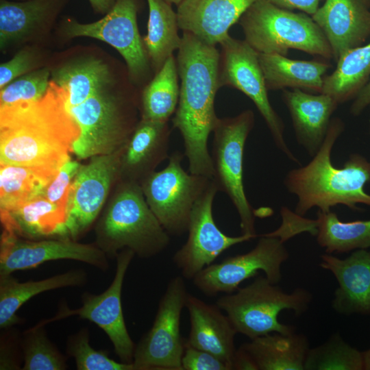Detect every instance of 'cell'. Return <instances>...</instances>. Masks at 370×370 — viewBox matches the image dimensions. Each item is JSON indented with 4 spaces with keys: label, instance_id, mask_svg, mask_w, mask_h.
Segmentation results:
<instances>
[{
    "label": "cell",
    "instance_id": "47",
    "mask_svg": "<svg viewBox=\"0 0 370 370\" xmlns=\"http://www.w3.org/2000/svg\"><path fill=\"white\" fill-rule=\"evenodd\" d=\"M363 360V370H370V348L362 352Z\"/></svg>",
    "mask_w": 370,
    "mask_h": 370
},
{
    "label": "cell",
    "instance_id": "21",
    "mask_svg": "<svg viewBox=\"0 0 370 370\" xmlns=\"http://www.w3.org/2000/svg\"><path fill=\"white\" fill-rule=\"evenodd\" d=\"M256 1L182 0L176 12L179 28L217 45L230 36V28Z\"/></svg>",
    "mask_w": 370,
    "mask_h": 370
},
{
    "label": "cell",
    "instance_id": "11",
    "mask_svg": "<svg viewBox=\"0 0 370 370\" xmlns=\"http://www.w3.org/2000/svg\"><path fill=\"white\" fill-rule=\"evenodd\" d=\"M67 108L79 128L73 152L80 159L121 150L136 127L125 109L105 90Z\"/></svg>",
    "mask_w": 370,
    "mask_h": 370
},
{
    "label": "cell",
    "instance_id": "46",
    "mask_svg": "<svg viewBox=\"0 0 370 370\" xmlns=\"http://www.w3.org/2000/svg\"><path fill=\"white\" fill-rule=\"evenodd\" d=\"M95 12L106 14L115 3L116 0H88Z\"/></svg>",
    "mask_w": 370,
    "mask_h": 370
},
{
    "label": "cell",
    "instance_id": "13",
    "mask_svg": "<svg viewBox=\"0 0 370 370\" xmlns=\"http://www.w3.org/2000/svg\"><path fill=\"white\" fill-rule=\"evenodd\" d=\"M135 254L127 249L119 253L116 258V267L114 279L102 293L95 295L84 293L82 296V306L77 309H70L62 303L56 315L43 319L37 324L45 326L71 316L88 319L106 332L121 362L132 363L136 345L130 337L124 320L121 293L126 272Z\"/></svg>",
    "mask_w": 370,
    "mask_h": 370
},
{
    "label": "cell",
    "instance_id": "9",
    "mask_svg": "<svg viewBox=\"0 0 370 370\" xmlns=\"http://www.w3.org/2000/svg\"><path fill=\"white\" fill-rule=\"evenodd\" d=\"M219 85L234 88L248 97L264 120L273 142L290 160L299 163L284 138V124L268 97L259 53L245 40L229 36L220 44Z\"/></svg>",
    "mask_w": 370,
    "mask_h": 370
},
{
    "label": "cell",
    "instance_id": "18",
    "mask_svg": "<svg viewBox=\"0 0 370 370\" xmlns=\"http://www.w3.org/2000/svg\"><path fill=\"white\" fill-rule=\"evenodd\" d=\"M312 18L325 35L336 63L370 37V10L362 0H325Z\"/></svg>",
    "mask_w": 370,
    "mask_h": 370
},
{
    "label": "cell",
    "instance_id": "17",
    "mask_svg": "<svg viewBox=\"0 0 370 370\" xmlns=\"http://www.w3.org/2000/svg\"><path fill=\"white\" fill-rule=\"evenodd\" d=\"M138 0H116L97 21L80 23L68 18L64 32L69 37H90L109 44L123 56L131 76L139 78L148 71L149 58L138 29Z\"/></svg>",
    "mask_w": 370,
    "mask_h": 370
},
{
    "label": "cell",
    "instance_id": "29",
    "mask_svg": "<svg viewBox=\"0 0 370 370\" xmlns=\"http://www.w3.org/2000/svg\"><path fill=\"white\" fill-rule=\"evenodd\" d=\"M65 0L0 1V47L24 38L40 25L53 18Z\"/></svg>",
    "mask_w": 370,
    "mask_h": 370
},
{
    "label": "cell",
    "instance_id": "15",
    "mask_svg": "<svg viewBox=\"0 0 370 370\" xmlns=\"http://www.w3.org/2000/svg\"><path fill=\"white\" fill-rule=\"evenodd\" d=\"M219 189L213 180L192 210L186 243L173 255V261L182 276L193 280L206 267L233 245L255 237L242 234L230 236L216 225L212 204Z\"/></svg>",
    "mask_w": 370,
    "mask_h": 370
},
{
    "label": "cell",
    "instance_id": "28",
    "mask_svg": "<svg viewBox=\"0 0 370 370\" xmlns=\"http://www.w3.org/2000/svg\"><path fill=\"white\" fill-rule=\"evenodd\" d=\"M254 361L258 370H304L310 349L304 334H267L241 345Z\"/></svg>",
    "mask_w": 370,
    "mask_h": 370
},
{
    "label": "cell",
    "instance_id": "23",
    "mask_svg": "<svg viewBox=\"0 0 370 370\" xmlns=\"http://www.w3.org/2000/svg\"><path fill=\"white\" fill-rule=\"evenodd\" d=\"M186 308L189 315L190 331L185 343L214 355L233 370L237 332L227 316L217 304H209L190 294Z\"/></svg>",
    "mask_w": 370,
    "mask_h": 370
},
{
    "label": "cell",
    "instance_id": "25",
    "mask_svg": "<svg viewBox=\"0 0 370 370\" xmlns=\"http://www.w3.org/2000/svg\"><path fill=\"white\" fill-rule=\"evenodd\" d=\"M0 214L3 230L17 236L63 238L67 209L51 203L44 195Z\"/></svg>",
    "mask_w": 370,
    "mask_h": 370
},
{
    "label": "cell",
    "instance_id": "41",
    "mask_svg": "<svg viewBox=\"0 0 370 370\" xmlns=\"http://www.w3.org/2000/svg\"><path fill=\"white\" fill-rule=\"evenodd\" d=\"M182 367V370H230L227 365L214 355L185 343Z\"/></svg>",
    "mask_w": 370,
    "mask_h": 370
},
{
    "label": "cell",
    "instance_id": "49",
    "mask_svg": "<svg viewBox=\"0 0 370 370\" xmlns=\"http://www.w3.org/2000/svg\"><path fill=\"white\" fill-rule=\"evenodd\" d=\"M365 3V5L370 8V0H362Z\"/></svg>",
    "mask_w": 370,
    "mask_h": 370
},
{
    "label": "cell",
    "instance_id": "1",
    "mask_svg": "<svg viewBox=\"0 0 370 370\" xmlns=\"http://www.w3.org/2000/svg\"><path fill=\"white\" fill-rule=\"evenodd\" d=\"M79 128L66 106V93L50 79L40 99L0 107V164L55 177L70 158Z\"/></svg>",
    "mask_w": 370,
    "mask_h": 370
},
{
    "label": "cell",
    "instance_id": "36",
    "mask_svg": "<svg viewBox=\"0 0 370 370\" xmlns=\"http://www.w3.org/2000/svg\"><path fill=\"white\" fill-rule=\"evenodd\" d=\"M23 370H64L66 357L47 336L45 326L36 324L21 334Z\"/></svg>",
    "mask_w": 370,
    "mask_h": 370
},
{
    "label": "cell",
    "instance_id": "3",
    "mask_svg": "<svg viewBox=\"0 0 370 370\" xmlns=\"http://www.w3.org/2000/svg\"><path fill=\"white\" fill-rule=\"evenodd\" d=\"M345 127L341 118L332 117L325 140L312 160L285 175L284 187L297 197L296 214L304 216L314 207L328 212L337 205L352 210H357L358 204L370 206V195L364 188L370 183V161L358 153H351L341 168L331 161L334 146Z\"/></svg>",
    "mask_w": 370,
    "mask_h": 370
},
{
    "label": "cell",
    "instance_id": "16",
    "mask_svg": "<svg viewBox=\"0 0 370 370\" xmlns=\"http://www.w3.org/2000/svg\"><path fill=\"white\" fill-rule=\"evenodd\" d=\"M108 258L96 244L68 238L31 240L3 230L0 243V276L32 269L51 260H73L106 271Z\"/></svg>",
    "mask_w": 370,
    "mask_h": 370
},
{
    "label": "cell",
    "instance_id": "34",
    "mask_svg": "<svg viewBox=\"0 0 370 370\" xmlns=\"http://www.w3.org/2000/svg\"><path fill=\"white\" fill-rule=\"evenodd\" d=\"M53 179L33 169L0 164V212L12 210L44 195Z\"/></svg>",
    "mask_w": 370,
    "mask_h": 370
},
{
    "label": "cell",
    "instance_id": "19",
    "mask_svg": "<svg viewBox=\"0 0 370 370\" xmlns=\"http://www.w3.org/2000/svg\"><path fill=\"white\" fill-rule=\"evenodd\" d=\"M321 260V267L330 271L338 284L332 308L344 315L370 314V251L356 249L345 259L326 253Z\"/></svg>",
    "mask_w": 370,
    "mask_h": 370
},
{
    "label": "cell",
    "instance_id": "30",
    "mask_svg": "<svg viewBox=\"0 0 370 370\" xmlns=\"http://www.w3.org/2000/svg\"><path fill=\"white\" fill-rule=\"evenodd\" d=\"M149 6L147 34L143 43L156 72L178 50L182 36L178 35L177 13L165 0H147Z\"/></svg>",
    "mask_w": 370,
    "mask_h": 370
},
{
    "label": "cell",
    "instance_id": "32",
    "mask_svg": "<svg viewBox=\"0 0 370 370\" xmlns=\"http://www.w3.org/2000/svg\"><path fill=\"white\" fill-rule=\"evenodd\" d=\"M370 77V42L352 49L336 62L335 70L324 78L322 92L339 104L354 99Z\"/></svg>",
    "mask_w": 370,
    "mask_h": 370
},
{
    "label": "cell",
    "instance_id": "24",
    "mask_svg": "<svg viewBox=\"0 0 370 370\" xmlns=\"http://www.w3.org/2000/svg\"><path fill=\"white\" fill-rule=\"evenodd\" d=\"M297 233L309 232L327 254L347 253L370 247V219L349 222L341 221L331 210H318L311 220L297 214L295 218Z\"/></svg>",
    "mask_w": 370,
    "mask_h": 370
},
{
    "label": "cell",
    "instance_id": "38",
    "mask_svg": "<svg viewBox=\"0 0 370 370\" xmlns=\"http://www.w3.org/2000/svg\"><path fill=\"white\" fill-rule=\"evenodd\" d=\"M49 69L43 68L13 80L1 89L0 107L42 98L49 88Z\"/></svg>",
    "mask_w": 370,
    "mask_h": 370
},
{
    "label": "cell",
    "instance_id": "12",
    "mask_svg": "<svg viewBox=\"0 0 370 370\" xmlns=\"http://www.w3.org/2000/svg\"><path fill=\"white\" fill-rule=\"evenodd\" d=\"M284 243L278 236L260 235L251 250L206 267L193 279V284L209 297L228 294L236 291L242 282L262 270L271 282L277 284L282 278V264L289 257Z\"/></svg>",
    "mask_w": 370,
    "mask_h": 370
},
{
    "label": "cell",
    "instance_id": "42",
    "mask_svg": "<svg viewBox=\"0 0 370 370\" xmlns=\"http://www.w3.org/2000/svg\"><path fill=\"white\" fill-rule=\"evenodd\" d=\"M35 58L30 51L23 49L18 51L9 61L0 66L1 89L18 77L29 73L34 67Z\"/></svg>",
    "mask_w": 370,
    "mask_h": 370
},
{
    "label": "cell",
    "instance_id": "31",
    "mask_svg": "<svg viewBox=\"0 0 370 370\" xmlns=\"http://www.w3.org/2000/svg\"><path fill=\"white\" fill-rule=\"evenodd\" d=\"M51 79L65 90L67 108L77 106L105 90L110 82L107 66L95 58L68 64L56 70Z\"/></svg>",
    "mask_w": 370,
    "mask_h": 370
},
{
    "label": "cell",
    "instance_id": "50",
    "mask_svg": "<svg viewBox=\"0 0 370 370\" xmlns=\"http://www.w3.org/2000/svg\"><path fill=\"white\" fill-rule=\"evenodd\" d=\"M369 134H370V118H369Z\"/></svg>",
    "mask_w": 370,
    "mask_h": 370
},
{
    "label": "cell",
    "instance_id": "5",
    "mask_svg": "<svg viewBox=\"0 0 370 370\" xmlns=\"http://www.w3.org/2000/svg\"><path fill=\"white\" fill-rule=\"evenodd\" d=\"M245 40L258 53L286 56L288 49L332 58L330 45L312 16L293 12L267 0H257L238 21Z\"/></svg>",
    "mask_w": 370,
    "mask_h": 370
},
{
    "label": "cell",
    "instance_id": "45",
    "mask_svg": "<svg viewBox=\"0 0 370 370\" xmlns=\"http://www.w3.org/2000/svg\"><path fill=\"white\" fill-rule=\"evenodd\" d=\"M234 370H258L257 367L248 352L241 346L236 349L232 363Z\"/></svg>",
    "mask_w": 370,
    "mask_h": 370
},
{
    "label": "cell",
    "instance_id": "10",
    "mask_svg": "<svg viewBox=\"0 0 370 370\" xmlns=\"http://www.w3.org/2000/svg\"><path fill=\"white\" fill-rule=\"evenodd\" d=\"M188 295L182 276L169 282L151 328L135 347V370H182L185 342L181 336L180 319Z\"/></svg>",
    "mask_w": 370,
    "mask_h": 370
},
{
    "label": "cell",
    "instance_id": "39",
    "mask_svg": "<svg viewBox=\"0 0 370 370\" xmlns=\"http://www.w3.org/2000/svg\"><path fill=\"white\" fill-rule=\"evenodd\" d=\"M80 166L77 160L69 159L61 166L45 191L44 196L51 203L67 209L71 187Z\"/></svg>",
    "mask_w": 370,
    "mask_h": 370
},
{
    "label": "cell",
    "instance_id": "22",
    "mask_svg": "<svg viewBox=\"0 0 370 370\" xmlns=\"http://www.w3.org/2000/svg\"><path fill=\"white\" fill-rule=\"evenodd\" d=\"M297 143L313 157L321 147L339 103L330 95L299 89L282 90Z\"/></svg>",
    "mask_w": 370,
    "mask_h": 370
},
{
    "label": "cell",
    "instance_id": "6",
    "mask_svg": "<svg viewBox=\"0 0 370 370\" xmlns=\"http://www.w3.org/2000/svg\"><path fill=\"white\" fill-rule=\"evenodd\" d=\"M312 299L311 293L305 288L286 293L266 276H259L247 286L219 297L216 304L225 312L237 333L253 339L273 332H295V327L278 321V314L287 309L301 315Z\"/></svg>",
    "mask_w": 370,
    "mask_h": 370
},
{
    "label": "cell",
    "instance_id": "27",
    "mask_svg": "<svg viewBox=\"0 0 370 370\" xmlns=\"http://www.w3.org/2000/svg\"><path fill=\"white\" fill-rule=\"evenodd\" d=\"M87 273L84 269L66 272L40 280L20 282L12 275L0 276V328H12L22 323L18 309L33 297L46 291L85 285Z\"/></svg>",
    "mask_w": 370,
    "mask_h": 370
},
{
    "label": "cell",
    "instance_id": "35",
    "mask_svg": "<svg viewBox=\"0 0 370 370\" xmlns=\"http://www.w3.org/2000/svg\"><path fill=\"white\" fill-rule=\"evenodd\" d=\"M304 369L363 370L362 354L334 334L323 344L309 349Z\"/></svg>",
    "mask_w": 370,
    "mask_h": 370
},
{
    "label": "cell",
    "instance_id": "43",
    "mask_svg": "<svg viewBox=\"0 0 370 370\" xmlns=\"http://www.w3.org/2000/svg\"><path fill=\"white\" fill-rule=\"evenodd\" d=\"M273 4L287 10H299L312 15L319 8L321 0H267Z\"/></svg>",
    "mask_w": 370,
    "mask_h": 370
},
{
    "label": "cell",
    "instance_id": "8",
    "mask_svg": "<svg viewBox=\"0 0 370 370\" xmlns=\"http://www.w3.org/2000/svg\"><path fill=\"white\" fill-rule=\"evenodd\" d=\"M184 154L172 153L168 164L140 184L149 208L169 235L188 230L192 210L212 179L184 171Z\"/></svg>",
    "mask_w": 370,
    "mask_h": 370
},
{
    "label": "cell",
    "instance_id": "26",
    "mask_svg": "<svg viewBox=\"0 0 370 370\" xmlns=\"http://www.w3.org/2000/svg\"><path fill=\"white\" fill-rule=\"evenodd\" d=\"M258 58L268 90L290 88L321 93L331 67L326 62L293 60L278 53H259Z\"/></svg>",
    "mask_w": 370,
    "mask_h": 370
},
{
    "label": "cell",
    "instance_id": "40",
    "mask_svg": "<svg viewBox=\"0 0 370 370\" xmlns=\"http://www.w3.org/2000/svg\"><path fill=\"white\" fill-rule=\"evenodd\" d=\"M1 330L0 369H21L23 362L21 334L13 327Z\"/></svg>",
    "mask_w": 370,
    "mask_h": 370
},
{
    "label": "cell",
    "instance_id": "14",
    "mask_svg": "<svg viewBox=\"0 0 370 370\" xmlns=\"http://www.w3.org/2000/svg\"><path fill=\"white\" fill-rule=\"evenodd\" d=\"M123 149L92 156L87 164H81L70 190L63 238L76 241L98 217L112 186L119 180Z\"/></svg>",
    "mask_w": 370,
    "mask_h": 370
},
{
    "label": "cell",
    "instance_id": "4",
    "mask_svg": "<svg viewBox=\"0 0 370 370\" xmlns=\"http://www.w3.org/2000/svg\"><path fill=\"white\" fill-rule=\"evenodd\" d=\"M96 245L108 258L125 249L151 258L170 243V235L147 204L139 184L119 180L95 225Z\"/></svg>",
    "mask_w": 370,
    "mask_h": 370
},
{
    "label": "cell",
    "instance_id": "2",
    "mask_svg": "<svg viewBox=\"0 0 370 370\" xmlns=\"http://www.w3.org/2000/svg\"><path fill=\"white\" fill-rule=\"evenodd\" d=\"M220 57L216 45L183 32L176 59L180 95L172 123L183 138L188 172L210 179L214 170L208 140L219 119L214 104Z\"/></svg>",
    "mask_w": 370,
    "mask_h": 370
},
{
    "label": "cell",
    "instance_id": "37",
    "mask_svg": "<svg viewBox=\"0 0 370 370\" xmlns=\"http://www.w3.org/2000/svg\"><path fill=\"white\" fill-rule=\"evenodd\" d=\"M90 334L87 328L69 336L66 353L74 358L78 370H135L132 363L117 362L108 352L97 350L89 343Z\"/></svg>",
    "mask_w": 370,
    "mask_h": 370
},
{
    "label": "cell",
    "instance_id": "48",
    "mask_svg": "<svg viewBox=\"0 0 370 370\" xmlns=\"http://www.w3.org/2000/svg\"><path fill=\"white\" fill-rule=\"evenodd\" d=\"M165 1L170 4L173 3L178 5L182 2V0H165Z\"/></svg>",
    "mask_w": 370,
    "mask_h": 370
},
{
    "label": "cell",
    "instance_id": "44",
    "mask_svg": "<svg viewBox=\"0 0 370 370\" xmlns=\"http://www.w3.org/2000/svg\"><path fill=\"white\" fill-rule=\"evenodd\" d=\"M370 106V80L362 87L350 106L349 112L352 115L357 116Z\"/></svg>",
    "mask_w": 370,
    "mask_h": 370
},
{
    "label": "cell",
    "instance_id": "33",
    "mask_svg": "<svg viewBox=\"0 0 370 370\" xmlns=\"http://www.w3.org/2000/svg\"><path fill=\"white\" fill-rule=\"evenodd\" d=\"M178 71L173 55L164 62L142 95V119L168 122L175 113L180 95Z\"/></svg>",
    "mask_w": 370,
    "mask_h": 370
},
{
    "label": "cell",
    "instance_id": "7",
    "mask_svg": "<svg viewBox=\"0 0 370 370\" xmlns=\"http://www.w3.org/2000/svg\"><path fill=\"white\" fill-rule=\"evenodd\" d=\"M254 114L245 110L232 117L218 119L213 130L211 155L212 180L236 208L242 234L256 237L255 216L245 193L243 154L247 138L254 125Z\"/></svg>",
    "mask_w": 370,
    "mask_h": 370
},
{
    "label": "cell",
    "instance_id": "20",
    "mask_svg": "<svg viewBox=\"0 0 370 370\" xmlns=\"http://www.w3.org/2000/svg\"><path fill=\"white\" fill-rule=\"evenodd\" d=\"M171 129L168 122L141 119L124 146L119 180L140 184L169 158Z\"/></svg>",
    "mask_w": 370,
    "mask_h": 370
}]
</instances>
